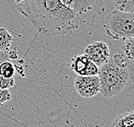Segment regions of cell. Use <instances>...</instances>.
<instances>
[{
	"label": "cell",
	"instance_id": "6da1fadb",
	"mask_svg": "<svg viewBox=\"0 0 134 127\" xmlns=\"http://www.w3.org/2000/svg\"><path fill=\"white\" fill-rule=\"evenodd\" d=\"M17 9L42 35L52 37L79 28V15L61 0H26Z\"/></svg>",
	"mask_w": 134,
	"mask_h": 127
},
{
	"label": "cell",
	"instance_id": "7a4b0ae2",
	"mask_svg": "<svg viewBox=\"0 0 134 127\" xmlns=\"http://www.w3.org/2000/svg\"><path fill=\"white\" fill-rule=\"evenodd\" d=\"M128 59L123 54L114 55L112 60L98 67L100 93L106 98L114 97L122 91L130 79Z\"/></svg>",
	"mask_w": 134,
	"mask_h": 127
},
{
	"label": "cell",
	"instance_id": "3957f363",
	"mask_svg": "<svg viewBox=\"0 0 134 127\" xmlns=\"http://www.w3.org/2000/svg\"><path fill=\"white\" fill-rule=\"evenodd\" d=\"M105 33L114 40H126L134 37V12L114 9L106 17Z\"/></svg>",
	"mask_w": 134,
	"mask_h": 127
},
{
	"label": "cell",
	"instance_id": "277c9868",
	"mask_svg": "<svg viewBox=\"0 0 134 127\" xmlns=\"http://www.w3.org/2000/svg\"><path fill=\"white\" fill-rule=\"evenodd\" d=\"M77 93L85 98H90L100 93L98 75H78L74 81Z\"/></svg>",
	"mask_w": 134,
	"mask_h": 127
},
{
	"label": "cell",
	"instance_id": "5b68a950",
	"mask_svg": "<svg viewBox=\"0 0 134 127\" xmlns=\"http://www.w3.org/2000/svg\"><path fill=\"white\" fill-rule=\"evenodd\" d=\"M84 54H86L98 67L109 61L110 57L109 45L105 42L102 41L94 42L87 45V47L85 49Z\"/></svg>",
	"mask_w": 134,
	"mask_h": 127
},
{
	"label": "cell",
	"instance_id": "8992f818",
	"mask_svg": "<svg viewBox=\"0 0 134 127\" xmlns=\"http://www.w3.org/2000/svg\"><path fill=\"white\" fill-rule=\"evenodd\" d=\"M71 69L78 75H97L98 67L86 54L78 55L72 58Z\"/></svg>",
	"mask_w": 134,
	"mask_h": 127
},
{
	"label": "cell",
	"instance_id": "52a82bcc",
	"mask_svg": "<svg viewBox=\"0 0 134 127\" xmlns=\"http://www.w3.org/2000/svg\"><path fill=\"white\" fill-rule=\"evenodd\" d=\"M95 0H73L72 9L78 15H84L93 9Z\"/></svg>",
	"mask_w": 134,
	"mask_h": 127
},
{
	"label": "cell",
	"instance_id": "ba28073f",
	"mask_svg": "<svg viewBox=\"0 0 134 127\" xmlns=\"http://www.w3.org/2000/svg\"><path fill=\"white\" fill-rule=\"evenodd\" d=\"M112 126L134 127V110L120 115L112 123Z\"/></svg>",
	"mask_w": 134,
	"mask_h": 127
},
{
	"label": "cell",
	"instance_id": "9c48e42d",
	"mask_svg": "<svg viewBox=\"0 0 134 127\" xmlns=\"http://www.w3.org/2000/svg\"><path fill=\"white\" fill-rule=\"evenodd\" d=\"M13 41L14 38L7 29L0 27V51L9 50Z\"/></svg>",
	"mask_w": 134,
	"mask_h": 127
},
{
	"label": "cell",
	"instance_id": "30bf717a",
	"mask_svg": "<svg viewBox=\"0 0 134 127\" xmlns=\"http://www.w3.org/2000/svg\"><path fill=\"white\" fill-rule=\"evenodd\" d=\"M15 73V66L13 64L11 61H4L0 64V75L7 78V79H10V78H14V75Z\"/></svg>",
	"mask_w": 134,
	"mask_h": 127
},
{
	"label": "cell",
	"instance_id": "8fae6325",
	"mask_svg": "<svg viewBox=\"0 0 134 127\" xmlns=\"http://www.w3.org/2000/svg\"><path fill=\"white\" fill-rule=\"evenodd\" d=\"M124 55L128 61L134 62V37L127 38L124 44Z\"/></svg>",
	"mask_w": 134,
	"mask_h": 127
},
{
	"label": "cell",
	"instance_id": "7c38bea8",
	"mask_svg": "<svg viewBox=\"0 0 134 127\" xmlns=\"http://www.w3.org/2000/svg\"><path fill=\"white\" fill-rule=\"evenodd\" d=\"M117 9L127 12H134V0H114Z\"/></svg>",
	"mask_w": 134,
	"mask_h": 127
},
{
	"label": "cell",
	"instance_id": "4fadbf2b",
	"mask_svg": "<svg viewBox=\"0 0 134 127\" xmlns=\"http://www.w3.org/2000/svg\"><path fill=\"white\" fill-rule=\"evenodd\" d=\"M15 85V79L14 78L7 79L0 75V89H9V88L14 87Z\"/></svg>",
	"mask_w": 134,
	"mask_h": 127
},
{
	"label": "cell",
	"instance_id": "5bb4252c",
	"mask_svg": "<svg viewBox=\"0 0 134 127\" xmlns=\"http://www.w3.org/2000/svg\"><path fill=\"white\" fill-rule=\"evenodd\" d=\"M12 96L9 89H0V106L10 101Z\"/></svg>",
	"mask_w": 134,
	"mask_h": 127
},
{
	"label": "cell",
	"instance_id": "9a60e30c",
	"mask_svg": "<svg viewBox=\"0 0 134 127\" xmlns=\"http://www.w3.org/2000/svg\"><path fill=\"white\" fill-rule=\"evenodd\" d=\"M129 67H130V78L132 79V82L134 87V62L133 61L129 64Z\"/></svg>",
	"mask_w": 134,
	"mask_h": 127
},
{
	"label": "cell",
	"instance_id": "2e32d148",
	"mask_svg": "<svg viewBox=\"0 0 134 127\" xmlns=\"http://www.w3.org/2000/svg\"><path fill=\"white\" fill-rule=\"evenodd\" d=\"M64 4H66L68 7H72V4H73V0H61Z\"/></svg>",
	"mask_w": 134,
	"mask_h": 127
},
{
	"label": "cell",
	"instance_id": "e0dca14e",
	"mask_svg": "<svg viewBox=\"0 0 134 127\" xmlns=\"http://www.w3.org/2000/svg\"><path fill=\"white\" fill-rule=\"evenodd\" d=\"M15 1L16 3V4H20V3H21V2L26 1V0H15Z\"/></svg>",
	"mask_w": 134,
	"mask_h": 127
}]
</instances>
